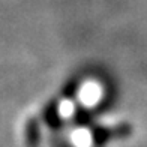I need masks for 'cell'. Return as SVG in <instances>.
Masks as SVG:
<instances>
[{
  "instance_id": "obj_1",
  "label": "cell",
  "mask_w": 147,
  "mask_h": 147,
  "mask_svg": "<svg viewBox=\"0 0 147 147\" xmlns=\"http://www.w3.org/2000/svg\"><path fill=\"white\" fill-rule=\"evenodd\" d=\"M81 98H84L86 101H95V99H96V90H95V87H92V86L84 87L81 90Z\"/></svg>"
}]
</instances>
